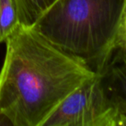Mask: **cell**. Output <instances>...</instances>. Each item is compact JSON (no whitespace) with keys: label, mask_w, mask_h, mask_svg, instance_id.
Segmentation results:
<instances>
[{"label":"cell","mask_w":126,"mask_h":126,"mask_svg":"<svg viewBox=\"0 0 126 126\" xmlns=\"http://www.w3.org/2000/svg\"><path fill=\"white\" fill-rule=\"evenodd\" d=\"M0 70V112L15 126H40L95 75L82 61L20 25L7 39Z\"/></svg>","instance_id":"6da1fadb"},{"label":"cell","mask_w":126,"mask_h":126,"mask_svg":"<svg viewBox=\"0 0 126 126\" xmlns=\"http://www.w3.org/2000/svg\"><path fill=\"white\" fill-rule=\"evenodd\" d=\"M125 0H56L30 28L95 73L104 69Z\"/></svg>","instance_id":"7a4b0ae2"},{"label":"cell","mask_w":126,"mask_h":126,"mask_svg":"<svg viewBox=\"0 0 126 126\" xmlns=\"http://www.w3.org/2000/svg\"><path fill=\"white\" fill-rule=\"evenodd\" d=\"M112 102L99 73L70 93L40 126H106Z\"/></svg>","instance_id":"3957f363"},{"label":"cell","mask_w":126,"mask_h":126,"mask_svg":"<svg viewBox=\"0 0 126 126\" xmlns=\"http://www.w3.org/2000/svg\"><path fill=\"white\" fill-rule=\"evenodd\" d=\"M99 74L110 100L126 102V47H116Z\"/></svg>","instance_id":"277c9868"},{"label":"cell","mask_w":126,"mask_h":126,"mask_svg":"<svg viewBox=\"0 0 126 126\" xmlns=\"http://www.w3.org/2000/svg\"><path fill=\"white\" fill-rule=\"evenodd\" d=\"M20 25L16 0H0V44L4 43Z\"/></svg>","instance_id":"5b68a950"},{"label":"cell","mask_w":126,"mask_h":126,"mask_svg":"<svg viewBox=\"0 0 126 126\" xmlns=\"http://www.w3.org/2000/svg\"><path fill=\"white\" fill-rule=\"evenodd\" d=\"M21 25L31 28L56 0H16Z\"/></svg>","instance_id":"8992f818"},{"label":"cell","mask_w":126,"mask_h":126,"mask_svg":"<svg viewBox=\"0 0 126 126\" xmlns=\"http://www.w3.org/2000/svg\"><path fill=\"white\" fill-rule=\"evenodd\" d=\"M112 109L106 126H126V102L111 101Z\"/></svg>","instance_id":"52a82bcc"},{"label":"cell","mask_w":126,"mask_h":126,"mask_svg":"<svg viewBox=\"0 0 126 126\" xmlns=\"http://www.w3.org/2000/svg\"><path fill=\"white\" fill-rule=\"evenodd\" d=\"M119 47H126V0L118 20L116 34L113 40V50Z\"/></svg>","instance_id":"ba28073f"},{"label":"cell","mask_w":126,"mask_h":126,"mask_svg":"<svg viewBox=\"0 0 126 126\" xmlns=\"http://www.w3.org/2000/svg\"><path fill=\"white\" fill-rule=\"evenodd\" d=\"M0 126H15L10 119L3 113L0 112Z\"/></svg>","instance_id":"9c48e42d"}]
</instances>
